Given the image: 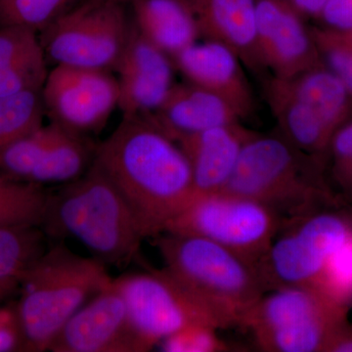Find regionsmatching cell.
I'll list each match as a JSON object with an SVG mask.
<instances>
[{
    "instance_id": "cell-1",
    "label": "cell",
    "mask_w": 352,
    "mask_h": 352,
    "mask_svg": "<svg viewBox=\"0 0 352 352\" xmlns=\"http://www.w3.org/2000/svg\"><path fill=\"white\" fill-rule=\"evenodd\" d=\"M126 201L145 239L155 238L194 195L182 148L145 117L122 118L94 161Z\"/></svg>"
},
{
    "instance_id": "cell-2",
    "label": "cell",
    "mask_w": 352,
    "mask_h": 352,
    "mask_svg": "<svg viewBox=\"0 0 352 352\" xmlns=\"http://www.w3.org/2000/svg\"><path fill=\"white\" fill-rule=\"evenodd\" d=\"M41 228L50 237L78 241L94 258L113 266L131 263L145 240L126 201L94 163L50 194Z\"/></svg>"
},
{
    "instance_id": "cell-3",
    "label": "cell",
    "mask_w": 352,
    "mask_h": 352,
    "mask_svg": "<svg viewBox=\"0 0 352 352\" xmlns=\"http://www.w3.org/2000/svg\"><path fill=\"white\" fill-rule=\"evenodd\" d=\"M325 164L283 136L254 133L222 191L258 201L288 221L342 205L326 182Z\"/></svg>"
},
{
    "instance_id": "cell-4",
    "label": "cell",
    "mask_w": 352,
    "mask_h": 352,
    "mask_svg": "<svg viewBox=\"0 0 352 352\" xmlns=\"http://www.w3.org/2000/svg\"><path fill=\"white\" fill-rule=\"evenodd\" d=\"M112 280L98 259L80 256L63 244L48 248L20 282L15 307L24 351H48L69 318Z\"/></svg>"
},
{
    "instance_id": "cell-5",
    "label": "cell",
    "mask_w": 352,
    "mask_h": 352,
    "mask_svg": "<svg viewBox=\"0 0 352 352\" xmlns=\"http://www.w3.org/2000/svg\"><path fill=\"white\" fill-rule=\"evenodd\" d=\"M154 240L164 270L219 315L227 328L242 327L249 310L267 293L258 264L223 245L168 232Z\"/></svg>"
},
{
    "instance_id": "cell-6",
    "label": "cell",
    "mask_w": 352,
    "mask_h": 352,
    "mask_svg": "<svg viewBox=\"0 0 352 352\" xmlns=\"http://www.w3.org/2000/svg\"><path fill=\"white\" fill-rule=\"evenodd\" d=\"M270 292L249 310L242 325L263 351L325 352L331 336L347 320L349 309L311 287Z\"/></svg>"
},
{
    "instance_id": "cell-7",
    "label": "cell",
    "mask_w": 352,
    "mask_h": 352,
    "mask_svg": "<svg viewBox=\"0 0 352 352\" xmlns=\"http://www.w3.org/2000/svg\"><path fill=\"white\" fill-rule=\"evenodd\" d=\"M285 222L258 201L219 191L194 196L164 232L205 238L258 264Z\"/></svg>"
},
{
    "instance_id": "cell-8",
    "label": "cell",
    "mask_w": 352,
    "mask_h": 352,
    "mask_svg": "<svg viewBox=\"0 0 352 352\" xmlns=\"http://www.w3.org/2000/svg\"><path fill=\"white\" fill-rule=\"evenodd\" d=\"M335 206L288 220L258 263L268 292L310 287L352 234V210Z\"/></svg>"
},
{
    "instance_id": "cell-9",
    "label": "cell",
    "mask_w": 352,
    "mask_h": 352,
    "mask_svg": "<svg viewBox=\"0 0 352 352\" xmlns=\"http://www.w3.org/2000/svg\"><path fill=\"white\" fill-rule=\"evenodd\" d=\"M132 25L124 4L83 0L38 34L55 65L115 71Z\"/></svg>"
},
{
    "instance_id": "cell-10",
    "label": "cell",
    "mask_w": 352,
    "mask_h": 352,
    "mask_svg": "<svg viewBox=\"0 0 352 352\" xmlns=\"http://www.w3.org/2000/svg\"><path fill=\"white\" fill-rule=\"evenodd\" d=\"M112 285L126 303L134 330L148 351L194 324L226 329L224 321L163 270L126 273Z\"/></svg>"
},
{
    "instance_id": "cell-11",
    "label": "cell",
    "mask_w": 352,
    "mask_h": 352,
    "mask_svg": "<svg viewBox=\"0 0 352 352\" xmlns=\"http://www.w3.org/2000/svg\"><path fill=\"white\" fill-rule=\"evenodd\" d=\"M41 97L51 122L87 136L101 131L118 108L119 85L110 71L55 65Z\"/></svg>"
},
{
    "instance_id": "cell-12",
    "label": "cell",
    "mask_w": 352,
    "mask_h": 352,
    "mask_svg": "<svg viewBox=\"0 0 352 352\" xmlns=\"http://www.w3.org/2000/svg\"><path fill=\"white\" fill-rule=\"evenodd\" d=\"M48 351H149L134 330L126 303L111 282L69 318Z\"/></svg>"
},
{
    "instance_id": "cell-13",
    "label": "cell",
    "mask_w": 352,
    "mask_h": 352,
    "mask_svg": "<svg viewBox=\"0 0 352 352\" xmlns=\"http://www.w3.org/2000/svg\"><path fill=\"white\" fill-rule=\"evenodd\" d=\"M261 65L288 78L324 64L302 14L289 0H256Z\"/></svg>"
},
{
    "instance_id": "cell-14",
    "label": "cell",
    "mask_w": 352,
    "mask_h": 352,
    "mask_svg": "<svg viewBox=\"0 0 352 352\" xmlns=\"http://www.w3.org/2000/svg\"><path fill=\"white\" fill-rule=\"evenodd\" d=\"M173 58L150 43L132 25L115 71L124 118L146 117L166 100L173 82Z\"/></svg>"
},
{
    "instance_id": "cell-15",
    "label": "cell",
    "mask_w": 352,
    "mask_h": 352,
    "mask_svg": "<svg viewBox=\"0 0 352 352\" xmlns=\"http://www.w3.org/2000/svg\"><path fill=\"white\" fill-rule=\"evenodd\" d=\"M173 62L188 82L219 95L242 118L251 113L254 94L243 73L242 60L224 44L208 39L204 43L197 41Z\"/></svg>"
},
{
    "instance_id": "cell-16",
    "label": "cell",
    "mask_w": 352,
    "mask_h": 352,
    "mask_svg": "<svg viewBox=\"0 0 352 352\" xmlns=\"http://www.w3.org/2000/svg\"><path fill=\"white\" fill-rule=\"evenodd\" d=\"M254 134L236 122L212 127L178 141L191 168L193 197L224 189L243 148Z\"/></svg>"
},
{
    "instance_id": "cell-17",
    "label": "cell",
    "mask_w": 352,
    "mask_h": 352,
    "mask_svg": "<svg viewBox=\"0 0 352 352\" xmlns=\"http://www.w3.org/2000/svg\"><path fill=\"white\" fill-rule=\"evenodd\" d=\"M145 118L175 142L212 127L240 122L242 119L230 103L191 82L175 83L156 112Z\"/></svg>"
},
{
    "instance_id": "cell-18",
    "label": "cell",
    "mask_w": 352,
    "mask_h": 352,
    "mask_svg": "<svg viewBox=\"0 0 352 352\" xmlns=\"http://www.w3.org/2000/svg\"><path fill=\"white\" fill-rule=\"evenodd\" d=\"M201 36L233 50L252 68L261 67L256 0H189Z\"/></svg>"
},
{
    "instance_id": "cell-19",
    "label": "cell",
    "mask_w": 352,
    "mask_h": 352,
    "mask_svg": "<svg viewBox=\"0 0 352 352\" xmlns=\"http://www.w3.org/2000/svg\"><path fill=\"white\" fill-rule=\"evenodd\" d=\"M131 4L134 27L173 60L201 36L189 0H134Z\"/></svg>"
},
{
    "instance_id": "cell-20",
    "label": "cell",
    "mask_w": 352,
    "mask_h": 352,
    "mask_svg": "<svg viewBox=\"0 0 352 352\" xmlns=\"http://www.w3.org/2000/svg\"><path fill=\"white\" fill-rule=\"evenodd\" d=\"M267 99L283 136L292 145L327 163L333 132L307 104L298 100L277 78L267 87Z\"/></svg>"
},
{
    "instance_id": "cell-21",
    "label": "cell",
    "mask_w": 352,
    "mask_h": 352,
    "mask_svg": "<svg viewBox=\"0 0 352 352\" xmlns=\"http://www.w3.org/2000/svg\"><path fill=\"white\" fill-rule=\"evenodd\" d=\"M277 78L296 98L312 109L333 133L351 119V96L342 80L325 65L292 78Z\"/></svg>"
},
{
    "instance_id": "cell-22",
    "label": "cell",
    "mask_w": 352,
    "mask_h": 352,
    "mask_svg": "<svg viewBox=\"0 0 352 352\" xmlns=\"http://www.w3.org/2000/svg\"><path fill=\"white\" fill-rule=\"evenodd\" d=\"M52 124V136L32 171L30 182L66 184L80 177L91 166L97 146L87 136Z\"/></svg>"
},
{
    "instance_id": "cell-23",
    "label": "cell",
    "mask_w": 352,
    "mask_h": 352,
    "mask_svg": "<svg viewBox=\"0 0 352 352\" xmlns=\"http://www.w3.org/2000/svg\"><path fill=\"white\" fill-rule=\"evenodd\" d=\"M47 249L41 227L0 228V286L12 292Z\"/></svg>"
},
{
    "instance_id": "cell-24",
    "label": "cell",
    "mask_w": 352,
    "mask_h": 352,
    "mask_svg": "<svg viewBox=\"0 0 352 352\" xmlns=\"http://www.w3.org/2000/svg\"><path fill=\"white\" fill-rule=\"evenodd\" d=\"M50 193L43 185L0 173V228L43 224Z\"/></svg>"
},
{
    "instance_id": "cell-25",
    "label": "cell",
    "mask_w": 352,
    "mask_h": 352,
    "mask_svg": "<svg viewBox=\"0 0 352 352\" xmlns=\"http://www.w3.org/2000/svg\"><path fill=\"white\" fill-rule=\"evenodd\" d=\"M44 116L41 91L0 97V153L43 126Z\"/></svg>"
},
{
    "instance_id": "cell-26",
    "label": "cell",
    "mask_w": 352,
    "mask_h": 352,
    "mask_svg": "<svg viewBox=\"0 0 352 352\" xmlns=\"http://www.w3.org/2000/svg\"><path fill=\"white\" fill-rule=\"evenodd\" d=\"M76 0H0V25L41 32L73 8Z\"/></svg>"
},
{
    "instance_id": "cell-27",
    "label": "cell",
    "mask_w": 352,
    "mask_h": 352,
    "mask_svg": "<svg viewBox=\"0 0 352 352\" xmlns=\"http://www.w3.org/2000/svg\"><path fill=\"white\" fill-rule=\"evenodd\" d=\"M52 136V124L41 126L18 139L0 153V173L14 179L30 182Z\"/></svg>"
},
{
    "instance_id": "cell-28",
    "label": "cell",
    "mask_w": 352,
    "mask_h": 352,
    "mask_svg": "<svg viewBox=\"0 0 352 352\" xmlns=\"http://www.w3.org/2000/svg\"><path fill=\"white\" fill-rule=\"evenodd\" d=\"M310 287L339 307L349 309L352 305V234L331 254Z\"/></svg>"
},
{
    "instance_id": "cell-29",
    "label": "cell",
    "mask_w": 352,
    "mask_h": 352,
    "mask_svg": "<svg viewBox=\"0 0 352 352\" xmlns=\"http://www.w3.org/2000/svg\"><path fill=\"white\" fill-rule=\"evenodd\" d=\"M43 48L32 51L0 78V97L41 91L48 71Z\"/></svg>"
},
{
    "instance_id": "cell-30",
    "label": "cell",
    "mask_w": 352,
    "mask_h": 352,
    "mask_svg": "<svg viewBox=\"0 0 352 352\" xmlns=\"http://www.w3.org/2000/svg\"><path fill=\"white\" fill-rule=\"evenodd\" d=\"M220 329L208 324H194L168 336L160 342L166 352H223L230 346L219 337Z\"/></svg>"
},
{
    "instance_id": "cell-31",
    "label": "cell",
    "mask_w": 352,
    "mask_h": 352,
    "mask_svg": "<svg viewBox=\"0 0 352 352\" xmlns=\"http://www.w3.org/2000/svg\"><path fill=\"white\" fill-rule=\"evenodd\" d=\"M39 47L38 32L16 25H0V78Z\"/></svg>"
},
{
    "instance_id": "cell-32",
    "label": "cell",
    "mask_w": 352,
    "mask_h": 352,
    "mask_svg": "<svg viewBox=\"0 0 352 352\" xmlns=\"http://www.w3.org/2000/svg\"><path fill=\"white\" fill-rule=\"evenodd\" d=\"M311 32L322 61L342 80L352 98V50L333 43L319 29Z\"/></svg>"
},
{
    "instance_id": "cell-33",
    "label": "cell",
    "mask_w": 352,
    "mask_h": 352,
    "mask_svg": "<svg viewBox=\"0 0 352 352\" xmlns=\"http://www.w3.org/2000/svg\"><path fill=\"white\" fill-rule=\"evenodd\" d=\"M352 160V118L333 133L327 153L332 175L342 170Z\"/></svg>"
},
{
    "instance_id": "cell-34",
    "label": "cell",
    "mask_w": 352,
    "mask_h": 352,
    "mask_svg": "<svg viewBox=\"0 0 352 352\" xmlns=\"http://www.w3.org/2000/svg\"><path fill=\"white\" fill-rule=\"evenodd\" d=\"M24 351L16 307L0 309V352Z\"/></svg>"
},
{
    "instance_id": "cell-35",
    "label": "cell",
    "mask_w": 352,
    "mask_h": 352,
    "mask_svg": "<svg viewBox=\"0 0 352 352\" xmlns=\"http://www.w3.org/2000/svg\"><path fill=\"white\" fill-rule=\"evenodd\" d=\"M325 352H352V324L349 320L336 329Z\"/></svg>"
},
{
    "instance_id": "cell-36",
    "label": "cell",
    "mask_w": 352,
    "mask_h": 352,
    "mask_svg": "<svg viewBox=\"0 0 352 352\" xmlns=\"http://www.w3.org/2000/svg\"><path fill=\"white\" fill-rule=\"evenodd\" d=\"M302 15L317 16L329 0H289Z\"/></svg>"
},
{
    "instance_id": "cell-37",
    "label": "cell",
    "mask_w": 352,
    "mask_h": 352,
    "mask_svg": "<svg viewBox=\"0 0 352 352\" xmlns=\"http://www.w3.org/2000/svg\"><path fill=\"white\" fill-rule=\"evenodd\" d=\"M328 39L333 43L339 44L342 47L352 50V30L351 31L338 32L329 29H319Z\"/></svg>"
},
{
    "instance_id": "cell-38",
    "label": "cell",
    "mask_w": 352,
    "mask_h": 352,
    "mask_svg": "<svg viewBox=\"0 0 352 352\" xmlns=\"http://www.w3.org/2000/svg\"><path fill=\"white\" fill-rule=\"evenodd\" d=\"M87 1H92V2H112V3L124 4V3H126V2H129V3H131V2H133L134 0H87Z\"/></svg>"
},
{
    "instance_id": "cell-39",
    "label": "cell",
    "mask_w": 352,
    "mask_h": 352,
    "mask_svg": "<svg viewBox=\"0 0 352 352\" xmlns=\"http://www.w3.org/2000/svg\"><path fill=\"white\" fill-rule=\"evenodd\" d=\"M9 293H11V291H9L8 289L4 288V287L0 286V300L8 295Z\"/></svg>"
}]
</instances>
